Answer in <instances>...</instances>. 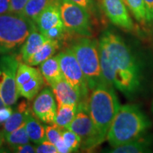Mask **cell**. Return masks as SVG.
Instances as JSON below:
<instances>
[{"label":"cell","mask_w":153,"mask_h":153,"mask_svg":"<svg viewBox=\"0 0 153 153\" xmlns=\"http://www.w3.org/2000/svg\"><path fill=\"white\" fill-rule=\"evenodd\" d=\"M5 106H6V105L4 104V101H3V100H2V99H1V95H0V108H2V107Z\"/></svg>","instance_id":"obj_37"},{"label":"cell","mask_w":153,"mask_h":153,"mask_svg":"<svg viewBox=\"0 0 153 153\" xmlns=\"http://www.w3.org/2000/svg\"><path fill=\"white\" fill-rule=\"evenodd\" d=\"M60 47V42L47 39L43 45L27 60L26 64L31 66L41 65L45 60L53 57Z\"/></svg>","instance_id":"obj_17"},{"label":"cell","mask_w":153,"mask_h":153,"mask_svg":"<svg viewBox=\"0 0 153 153\" xmlns=\"http://www.w3.org/2000/svg\"><path fill=\"white\" fill-rule=\"evenodd\" d=\"M20 59L16 55H4L0 58V95L6 106H12L18 100L16 76Z\"/></svg>","instance_id":"obj_9"},{"label":"cell","mask_w":153,"mask_h":153,"mask_svg":"<svg viewBox=\"0 0 153 153\" xmlns=\"http://www.w3.org/2000/svg\"><path fill=\"white\" fill-rule=\"evenodd\" d=\"M63 78L79 94L82 101H87L89 89L75 55L71 48L65 49L57 55Z\"/></svg>","instance_id":"obj_8"},{"label":"cell","mask_w":153,"mask_h":153,"mask_svg":"<svg viewBox=\"0 0 153 153\" xmlns=\"http://www.w3.org/2000/svg\"><path fill=\"white\" fill-rule=\"evenodd\" d=\"M30 113L29 106L26 101H21L16 109L14 111L8 120L3 124L2 131H1L4 139L7 134L10 133L21 125L25 123L27 116Z\"/></svg>","instance_id":"obj_15"},{"label":"cell","mask_w":153,"mask_h":153,"mask_svg":"<svg viewBox=\"0 0 153 153\" xmlns=\"http://www.w3.org/2000/svg\"><path fill=\"white\" fill-rule=\"evenodd\" d=\"M67 128L80 137L82 150H91L102 143L88 111L87 101H80L75 116Z\"/></svg>","instance_id":"obj_6"},{"label":"cell","mask_w":153,"mask_h":153,"mask_svg":"<svg viewBox=\"0 0 153 153\" xmlns=\"http://www.w3.org/2000/svg\"><path fill=\"white\" fill-rule=\"evenodd\" d=\"M13 111V108L9 106H5L0 108V125L4 124L8 120Z\"/></svg>","instance_id":"obj_30"},{"label":"cell","mask_w":153,"mask_h":153,"mask_svg":"<svg viewBox=\"0 0 153 153\" xmlns=\"http://www.w3.org/2000/svg\"><path fill=\"white\" fill-rule=\"evenodd\" d=\"M71 49L85 76L89 91L106 85L101 72L98 42L84 36L74 42Z\"/></svg>","instance_id":"obj_4"},{"label":"cell","mask_w":153,"mask_h":153,"mask_svg":"<svg viewBox=\"0 0 153 153\" xmlns=\"http://www.w3.org/2000/svg\"><path fill=\"white\" fill-rule=\"evenodd\" d=\"M123 1H124V2H126V0H123Z\"/></svg>","instance_id":"obj_39"},{"label":"cell","mask_w":153,"mask_h":153,"mask_svg":"<svg viewBox=\"0 0 153 153\" xmlns=\"http://www.w3.org/2000/svg\"><path fill=\"white\" fill-rule=\"evenodd\" d=\"M146 10V19L148 22H153V0H144Z\"/></svg>","instance_id":"obj_33"},{"label":"cell","mask_w":153,"mask_h":153,"mask_svg":"<svg viewBox=\"0 0 153 153\" xmlns=\"http://www.w3.org/2000/svg\"><path fill=\"white\" fill-rule=\"evenodd\" d=\"M35 23L22 14L0 15V55H7L22 45Z\"/></svg>","instance_id":"obj_5"},{"label":"cell","mask_w":153,"mask_h":153,"mask_svg":"<svg viewBox=\"0 0 153 153\" xmlns=\"http://www.w3.org/2000/svg\"><path fill=\"white\" fill-rule=\"evenodd\" d=\"M10 0H0V15L9 13Z\"/></svg>","instance_id":"obj_35"},{"label":"cell","mask_w":153,"mask_h":153,"mask_svg":"<svg viewBox=\"0 0 153 153\" xmlns=\"http://www.w3.org/2000/svg\"><path fill=\"white\" fill-rule=\"evenodd\" d=\"M3 140H4V137H3L2 134H1V132H0V148H1V145H2Z\"/></svg>","instance_id":"obj_36"},{"label":"cell","mask_w":153,"mask_h":153,"mask_svg":"<svg viewBox=\"0 0 153 153\" xmlns=\"http://www.w3.org/2000/svg\"><path fill=\"white\" fill-rule=\"evenodd\" d=\"M57 105L76 104L81 101L79 94L63 78L51 86Z\"/></svg>","instance_id":"obj_13"},{"label":"cell","mask_w":153,"mask_h":153,"mask_svg":"<svg viewBox=\"0 0 153 153\" xmlns=\"http://www.w3.org/2000/svg\"><path fill=\"white\" fill-rule=\"evenodd\" d=\"M25 126L30 140L35 143L39 144L46 139L45 136V126L42 125L31 113L28 115L26 118Z\"/></svg>","instance_id":"obj_18"},{"label":"cell","mask_w":153,"mask_h":153,"mask_svg":"<svg viewBox=\"0 0 153 153\" xmlns=\"http://www.w3.org/2000/svg\"><path fill=\"white\" fill-rule=\"evenodd\" d=\"M70 1L82 7V8L86 9L88 12L91 11L94 9L93 0H70Z\"/></svg>","instance_id":"obj_32"},{"label":"cell","mask_w":153,"mask_h":153,"mask_svg":"<svg viewBox=\"0 0 153 153\" xmlns=\"http://www.w3.org/2000/svg\"><path fill=\"white\" fill-rule=\"evenodd\" d=\"M152 114H153V101H152Z\"/></svg>","instance_id":"obj_38"},{"label":"cell","mask_w":153,"mask_h":153,"mask_svg":"<svg viewBox=\"0 0 153 153\" xmlns=\"http://www.w3.org/2000/svg\"><path fill=\"white\" fill-rule=\"evenodd\" d=\"M45 136L48 140L51 142L55 145V143L62 137V128L58 127L55 124H51V125L45 126Z\"/></svg>","instance_id":"obj_27"},{"label":"cell","mask_w":153,"mask_h":153,"mask_svg":"<svg viewBox=\"0 0 153 153\" xmlns=\"http://www.w3.org/2000/svg\"><path fill=\"white\" fill-rule=\"evenodd\" d=\"M36 152L37 153H58L55 145L48 140L38 144L36 147Z\"/></svg>","instance_id":"obj_28"},{"label":"cell","mask_w":153,"mask_h":153,"mask_svg":"<svg viewBox=\"0 0 153 153\" xmlns=\"http://www.w3.org/2000/svg\"><path fill=\"white\" fill-rule=\"evenodd\" d=\"M12 149L13 152L18 153H33L36 152V147L30 143L19 145Z\"/></svg>","instance_id":"obj_31"},{"label":"cell","mask_w":153,"mask_h":153,"mask_svg":"<svg viewBox=\"0 0 153 153\" xmlns=\"http://www.w3.org/2000/svg\"><path fill=\"white\" fill-rule=\"evenodd\" d=\"M43 85L44 78L40 71L33 78L19 87L17 90L19 96H22L28 100H32L41 90Z\"/></svg>","instance_id":"obj_19"},{"label":"cell","mask_w":153,"mask_h":153,"mask_svg":"<svg viewBox=\"0 0 153 153\" xmlns=\"http://www.w3.org/2000/svg\"><path fill=\"white\" fill-rule=\"evenodd\" d=\"M62 138L71 152H76L81 146V139L75 133L68 128L62 129Z\"/></svg>","instance_id":"obj_25"},{"label":"cell","mask_w":153,"mask_h":153,"mask_svg":"<svg viewBox=\"0 0 153 153\" xmlns=\"http://www.w3.org/2000/svg\"><path fill=\"white\" fill-rule=\"evenodd\" d=\"M4 140L7 144L11 147V148L29 143L30 139L26 132L25 123L17 128L16 130L11 132L10 133L7 134L4 137Z\"/></svg>","instance_id":"obj_23"},{"label":"cell","mask_w":153,"mask_h":153,"mask_svg":"<svg viewBox=\"0 0 153 153\" xmlns=\"http://www.w3.org/2000/svg\"><path fill=\"white\" fill-rule=\"evenodd\" d=\"M47 39L48 38L40 32L35 24L26 41L22 44L19 59L26 63L28 59L43 45Z\"/></svg>","instance_id":"obj_14"},{"label":"cell","mask_w":153,"mask_h":153,"mask_svg":"<svg viewBox=\"0 0 153 153\" xmlns=\"http://www.w3.org/2000/svg\"><path fill=\"white\" fill-rule=\"evenodd\" d=\"M150 125V120L138 106L123 105L115 116L106 139L112 148L120 146L143 136Z\"/></svg>","instance_id":"obj_2"},{"label":"cell","mask_w":153,"mask_h":153,"mask_svg":"<svg viewBox=\"0 0 153 153\" xmlns=\"http://www.w3.org/2000/svg\"><path fill=\"white\" fill-rule=\"evenodd\" d=\"M126 3L137 22L141 24L147 22L144 0H126Z\"/></svg>","instance_id":"obj_24"},{"label":"cell","mask_w":153,"mask_h":153,"mask_svg":"<svg viewBox=\"0 0 153 153\" xmlns=\"http://www.w3.org/2000/svg\"><path fill=\"white\" fill-rule=\"evenodd\" d=\"M77 106L76 104L57 105L55 124L58 127L67 128L75 116Z\"/></svg>","instance_id":"obj_21"},{"label":"cell","mask_w":153,"mask_h":153,"mask_svg":"<svg viewBox=\"0 0 153 153\" xmlns=\"http://www.w3.org/2000/svg\"><path fill=\"white\" fill-rule=\"evenodd\" d=\"M68 32L69 31L65 28V26H62V27L57 26V27H53L48 30L43 34L48 39L54 40V41L60 42L65 38Z\"/></svg>","instance_id":"obj_26"},{"label":"cell","mask_w":153,"mask_h":153,"mask_svg":"<svg viewBox=\"0 0 153 153\" xmlns=\"http://www.w3.org/2000/svg\"><path fill=\"white\" fill-rule=\"evenodd\" d=\"M61 19L65 28L69 32L89 37L91 35L89 12L70 0H59Z\"/></svg>","instance_id":"obj_7"},{"label":"cell","mask_w":153,"mask_h":153,"mask_svg":"<svg viewBox=\"0 0 153 153\" xmlns=\"http://www.w3.org/2000/svg\"><path fill=\"white\" fill-rule=\"evenodd\" d=\"M99 52L101 72L106 85L127 97L139 90L141 70L131 49L118 34L106 30L99 38Z\"/></svg>","instance_id":"obj_1"},{"label":"cell","mask_w":153,"mask_h":153,"mask_svg":"<svg viewBox=\"0 0 153 153\" xmlns=\"http://www.w3.org/2000/svg\"><path fill=\"white\" fill-rule=\"evenodd\" d=\"M28 0H10V10L9 13L22 14L25 6Z\"/></svg>","instance_id":"obj_29"},{"label":"cell","mask_w":153,"mask_h":153,"mask_svg":"<svg viewBox=\"0 0 153 153\" xmlns=\"http://www.w3.org/2000/svg\"><path fill=\"white\" fill-rule=\"evenodd\" d=\"M53 1L54 0H28L22 14L35 23L42 11Z\"/></svg>","instance_id":"obj_22"},{"label":"cell","mask_w":153,"mask_h":153,"mask_svg":"<svg viewBox=\"0 0 153 153\" xmlns=\"http://www.w3.org/2000/svg\"><path fill=\"white\" fill-rule=\"evenodd\" d=\"M55 147H56L57 152L58 153H68L71 152L70 149L68 146H67L65 143L64 140H63L62 137L58 140L56 143H55Z\"/></svg>","instance_id":"obj_34"},{"label":"cell","mask_w":153,"mask_h":153,"mask_svg":"<svg viewBox=\"0 0 153 153\" xmlns=\"http://www.w3.org/2000/svg\"><path fill=\"white\" fill-rule=\"evenodd\" d=\"M102 2L106 14L113 24L128 30L133 29V21L123 0H102Z\"/></svg>","instance_id":"obj_11"},{"label":"cell","mask_w":153,"mask_h":153,"mask_svg":"<svg viewBox=\"0 0 153 153\" xmlns=\"http://www.w3.org/2000/svg\"><path fill=\"white\" fill-rule=\"evenodd\" d=\"M120 106L111 86L102 85L91 90L87 99V108L102 143L106 138L108 129Z\"/></svg>","instance_id":"obj_3"},{"label":"cell","mask_w":153,"mask_h":153,"mask_svg":"<svg viewBox=\"0 0 153 153\" xmlns=\"http://www.w3.org/2000/svg\"><path fill=\"white\" fill-rule=\"evenodd\" d=\"M35 24L42 33L53 27L64 26L61 19L59 0H54L42 11Z\"/></svg>","instance_id":"obj_12"},{"label":"cell","mask_w":153,"mask_h":153,"mask_svg":"<svg viewBox=\"0 0 153 153\" xmlns=\"http://www.w3.org/2000/svg\"><path fill=\"white\" fill-rule=\"evenodd\" d=\"M151 143L150 139L141 136L135 140L131 141L120 146L112 148L109 152L113 153H140L147 152L150 150Z\"/></svg>","instance_id":"obj_20"},{"label":"cell","mask_w":153,"mask_h":153,"mask_svg":"<svg viewBox=\"0 0 153 153\" xmlns=\"http://www.w3.org/2000/svg\"><path fill=\"white\" fill-rule=\"evenodd\" d=\"M56 102L53 92L45 88L38 93L32 105V111L36 118L46 124H54L57 112Z\"/></svg>","instance_id":"obj_10"},{"label":"cell","mask_w":153,"mask_h":153,"mask_svg":"<svg viewBox=\"0 0 153 153\" xmlns=\"http://www.w3.org/2000/svg\"><path fill=\"white\" fill-rule=\"evenodd\" d=\"M40 71L44 79L51 87L63 79L57 55L50 57L42 62L40 67Z\"/></svg>","instance_id":"obj_16"}]
</instances>
